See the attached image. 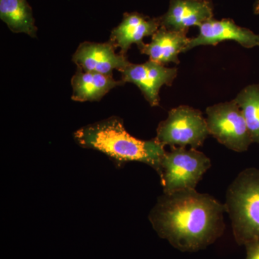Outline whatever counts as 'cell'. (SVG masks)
I'll use <instances>...</instances> for the list:
<instances>
[{"label": "cell", "mask_w": 259, "mask_h": 259, "mask_svg": "<svg viewBox=\"0 0 259 259\" xmlns=\"http://www.w3.org/2000/svg\"><path fill=\"white\" fill-rule=\"evenodd\" d=\"M226 205L195 190L164 194L150 212L158 236L182 252L204 249L221 238L226 225Z\"/></svg>", "instance_id": "6da1fadb"}, {"label": "cell", "mask_w": 259, "mask_h": 259, "mask_svg": "<svg viewBox=\"0 0 259 259\" xmlns=\"http://www.w3.org/2000/svg\"><path fill=\"white\" fill-rule=\"evenodd\" d=\"M74 139L81 147L100 151L117 163L141 162L157 173L166 153L165 146L156 138L142 141L131 136L118 117L84 126L74 133Z\"/></svg>", "instance_id": "7a4b0ae2"}, {"label": "cell", "mask_w": 259, "mask_h": 259, "mask_svg": "<svg viewBox=\"0 0 259 259\" xmlns=\"http://www.w3.org/2000/svg\"><path fill=\"white\" fill-rule=\"evenodd\" d=\"M235 241L239 245L259 241V169L245 168L228 187L225 203Z\"/></svg>", "instance_id": "3957f363"}, {"label": "cell", "mask_w": 259, "mask_h": 259, "mask_svg": "<svg viewBox=\"0 0 259 259\" xmlns=\"http://www.w3.org/2000/svg\"><path fill=\"white\" fill-rule=\"evenodd\" d=\"M210 167V159L201 151L194 148H172L165 153L158 172L163 193L195 190Z\"/></svg>", "instance_id": "277c9868"}, {"label": "cell", "mask_w": 259, "mask_h": 259, "mask_svg": "<svg viewBox=\"0 0 259 259\" xmlns=\"http://www.w3.org/2000/svg\"><path fill=\"white\" fill-rule=\"evenodd\" d=\"M209 135L202 112L181 105L169 110L166 119L158 124L156 139L163 146L171 148L190 146L197 149L203 145Z\"/></svg>", "instance_id": "5b68a950"}, {"label": "cell", "mask_w": 259, "mask_h": 259, "mask_svg": "<svg viewBox=\"0 0 259 259\" xmlns=\"http://www.w3.org/2000/svg\"><path fill=\"white\" fill-rule=\"evenodd\" d=\"M209 134L231 151L243 153L253 144L241 109L234 100L206 109Z\"/></svg>", "instance_id": "8992f818"}, {"label": "cell", "mask_w": 259, "mask_h": 259, "mask_svg": "<svg viewBox=\"0 0 259 259\" xmlns=\"http://www.w3.org/2000/svg\"><path fill=\"white\" fill-rule=\"evenodd\" d=\"M120 72L124 82L137 86L149 105L156 107L160 104L159 93L162 87L173 84L178 69L149 60L141 64L131 63Z\"/></svg>", "instance_id": "52a82bcc"}, {"label": "cell", "mask_w": 259, "mask_h": 259, "mask_svg": "<svg viewBox=\"0 0 259 259\" xmlns=\"http://www.w3.org/2000/svg\"><path fill=\"white\" fill-rule=\"evenodd\" d=\"M198 34L190 39L185 53L196 47H214L224 41H235L245 49L259 47V34L239 26L231 19H209L198 27Z\"/></svg>", "instance_id": "ba28073f"}, {"label": "cell", "mask_w": 259, "mask_h": 259, "mask_svg": "<svg viewBox=\"0 0 259 259\" xmlns=\"http://www.w3.org/2000/svg\"><path fill=\"white\" fill-rule=\"evenodd\" d=\"M115 49L110 41L83 42L73 55L72 61L83 71L112 75L114 70L120 71L131 64L126 55L117 54Z\"/></svg>", "instance_id": "9c48e42d"}, {"label": "cell", "mask_w": 259, "mask_h": 259, "mask_svg": "<svg viewBox=\"0 0 259 259\" xmlns=\"http://www.w3.org/2000/svg\"><path fill=\"white\" fill-rule=\"evenodd\" d=\"M158 18L161 28L188 32L214 18V6L210 0H170L166 13Z\"/></svg>", "instance_id": "30bf717a"}, {"label": "cell", "mask_w": 259, "mask_h": 259, "mask_svg": "<svg viewBox=\"0 0 259 259\" xmlns=\"http://www.w3.org/2000/svg\"><path fill=\"white\" fill-rule=\"evenodd\" d=\"M161 28L159 18H151L137 13H126L121 23L112 30L110 42L126 55L134 44L141 47L145 37L152 36Z\"/></svg>", "instance_id": "8fae6325"}, {"label": "cell", "mask_w": 259, "mask_h": 259, "mask_svg": "<svg viewBox=\"0 0 259 259\" xmlns=\"http://www.w3.org/2000/svg\"><path fill=\"white\" fill-rule=\"evenodd\" d=\"M187 32H177L160 28L151 36V42L139 47L141 54L147 55L149 60L163 65L179 64V56L185 53L190 41Z\"/></svg>", "instance_id": "7c38bea8"}, {"label": "cell", "mask_w": 259, "mask_h": 259, "mask_svg": "<svg viewBox=\"0 0 259 259\" xmlns=\"http://www.w3.org/2000/svg\"><path fill=\"white\" fill-rule=\"evenodd\" d=\"M125 83L122 79H114L112 75L90 72L78 68L71 79V100L80 102L100 101L112 89Z\"/></svg>", "instance_id": "4fadbf2b"}, {"label": "cell", "mask_w": 259, "mask_h": 259, "mask_svg": "<svg viewBox=\"0 0 259 259\" xmlns=\"http://www.w3.org/2000/svg\"><path fill=\"white\" fill-rule=\"evenodd\" d=\"M0 18L15 33L37 36L35 19L27 0H0Z\"/></svg>", "instance_id": "5bb4252c"}, {"label": "cell", "mask_w": 259, "mask_h": 259, "mask_svg": "<svg viewBox=\"0 0 259 259\" xmlns=\"http://www.w3.org/2000/svg\"><path fill=\"white\" fill-rule=\"evenodd\" d=\"M233 100L241 109L253 144H259V83L245 87Z\"/></svg>", "instance_id": "9a60e30c"}, {"label": "cell", "mask_w": 259, "mask_h": 259, "mask_svg": "<svg viewBox=\"0 0 259 259\" xmlns=\"http://www.w3.org/2000/svg\"><path fill=\"white\" fill-rule=\"evenodd\" d=\"M244 246L246 250L245 259H259V241L247 243Z\"/></svg>", "instance_id": "2e32d148"}, {"label": "cell", "mask_w": 259, "mask_h": 259, "mask_svg": "<svg viewBox=\"0 0 259 259\" xmlns=\"http://www.w3.org/2000/svg\"><path fill=\"white\" fill-rule=\"evenodd\" d=\"M253 14L259 16V0H255L253 3Z\"/></svg>", "instance_id": "e0dca14e"}]
</instances>
